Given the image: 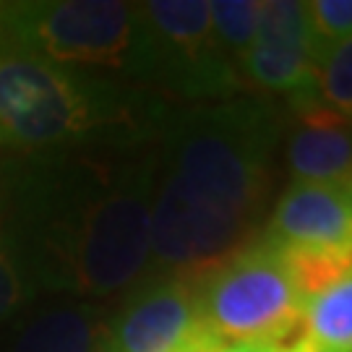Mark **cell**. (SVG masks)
<instances>
[{"label":"cell","instance_id":"cell-1","mask_svg":"<svg viewBox=\"0 0 352 352\" xmlns=\"http://www.w3.org/2000/svg\"><path fill=\"white\" fill-rule=\"evenodd\" d=\"M154 186L144 144L0 151V245L32 298L97 300L139 282Z\"/></svg>","mask_w":352,"mask_h":352},{"label":"cell","instance_id":"cell-2","mask_svg":"<svg viewBox=\"0 0 352 352\" xmlns=\"http://www.w3.org/2000/svg\"><path fill=\"white\" fill-rule=\"evenodd\" d=\"M282 136L285 115L253 97L164 115L151 204L157 274L193 277L245 245L269 199Z\"/></svg>","mask_w":352,"mask_h":352},{"label":"cell","instance_id":"cell-3","mask_svg":"<svg viewBox=\"0 0 352 352\" xmlns=\"http://www.w3.org/2000/svg\"><path fill=\"white\" fill-rule=\"evenodd\" d=\"M167 113L118 78L0 47V151L146 144Z\"/></svg>","mask_w":352,"mask_h":352},{"label":"cell","instance_id":"cell-4","mask_svg":"<svg viewBox=\"0 0 352 352\" xmlns=\"http://www.w3.org/2000/svg\"><path fill=\"white\" fill-rule=\"evenodd\" d=\"M139 45L136 3L24 0L0 3V47L87 74L131 78Z\"/></svg>","mask_w":352,"mask_h":352},{"label":"cell","instance_id":"cell-5","mask_svg":"<svg viewBox=\"0 0 352 352\" xmlns=\"http://www.w3.org/2000/svg\"><path fill=\"white\" fill-rule=\"evenodd\" d=\"M139 45L131 81L175 100L214 104L245 89L214 34L206 0L136 3Z\"/></svg>","mask_w":352,"mask_h":352},{"label":"cell","instance_id":"cell-6","mask_svg":"<svg viewBox=\"0 0 352 352\" xmlns=\"http://www.w3.org/2000/svg\"><path fill=\"white\" fill-rule=\"evenodd\" d=\"M199 308L217 340H272L305 314V300L279 248L264 240L245 243L217 261L196 282Z\"/></svg>","mask_w":352,"mask_h":352},{"label":"cell","instance_id":"cell-7","mask_svg":"<svg viewBox=\"0 0 352 352\" xmlns=\"http://www.w3.org/2000/svg\"><path fill=\"white\" fill-rule=\"evenodd\" d=\"M222 342L206 329L196 277L146 279L100 331V352H217Z\"/></svg>","mask_w":352,"mask_h":352},{"label":"cell","instance_id":"cell-8","mask_svg":"<svg viewBox=\"0 0 352 352\" xmlns=\"http://www.w3.org/2000/svg\"><path fill=\"white\" fill-rule=\"evenodd\" d=\"M316 47L305 3L264 0L258 29L240 63L243 84L248 81L269 94L300 97L316 91Z\"/></svg>","mask_w":352,"mask_h":352},{"label":"cell","instance_id":"cell-9","mask_svg":"<svg viewBox=\"0 0 352 352\" xmlns=\"http://www.w3.org/2000/svg\"><path fill=\"white\" fill-rule=\"evenodd\" d=\"M350 188L289 183L258 240L279 251H352Z\"/></svg>","mask_w":352,"mask_h":352},{"label":"cell","instance_id":"cell-10","mask_svg":"<svg viewBox=\"0 0 352 352\" xmlns=\"http://www.w3.org/2000/svg\"><path fill=\"white\" fill-rule=\"evenodd\" d=\"M285 136L292 183L352 186V120L329 110L316 91L289 100Z\"/></svg>","mask_w":352,"mask_h":352},{"label":"cell","instance_id":"cell-11","mask_svg":"<svg viewBox=\"0 0 352 352\" xmlns=\"http://www.w3.org/2000/svg\"><path fill=\"white\" fill-rule=\"evenodd\" d=\"M97 314L84 302L47 305L16 331L11 352H97Z\"/></svg>","mask_w":352,"mask_h":352},{"label":"cell","instance_id":"cell-12","mask_svg":"<svg viewBox=\"0 0 352 352\" xmlns=\"http://www.w3.org/2000/svg\"><path fill=\"white\" fill-rule=\"evenodd\" d=\"M311 340L329 352H352V269L305 302Z\"/></svg>","mask_w":352,"mask_h":352},{"label":"cell","instance_id":"cell-13","mask_svg":"<svg viewBox=\"0 0 352 352\" xmlns=\"http://www.w3.org/2000/svg\"><path fill=\"white\" fill-rule=\"evenodd\" d=\"M261 3L264 0H214L209 3L214 34L219 39L222 50L227 52V58L238 65V71L256 37Z\"/></svg>","mask_w":352,"mask_h":352},{"label":"cell","instance_id":"cell-14","mask_svg":"<svg viewBox=\"0 0 352 352\" xmlns=\"http://www.w3.org/2000/svg\"><path fill=\"white\" fill-rule=\"evenodd\" d=\"M282 256L305 302L352 269V251H282Z\"/></svg>","mask_w":352,"mask_h":352},{"label":"cell","instance_id":"cell-15","mask_svg":"<svg viewBox=\"0 0 352 352\" xmlns=\"http://www.w3.org/2000/svg\"><path fill=\"white\" fill-rule=\"evenodd\" d=\"M316 97L352 120V37L334 45L316 68Z\"/></svg>","mask_w":352,"mask_h":352},{"label":"cell","instance_id":"cell-16","mask_svg":"<svg viewBox=\"0 0 352 352\" xmlns=\"http://www.w3.org/2000/svg\"><path fill=\"white\" fill-rule=\"evenodd\" d=\"M316 60H321L334 45L352 37V0H311L305 3Z\"/></svg>","mask_w":352,"mask_h":352},{"label":"cell","instance_id":"cell-17","mask_svg":"<svg viewBox=\"0 0 352 352\" xmlns=\"http://www.w3.org/2000/svg\"><path fill=\"white\" fill-rule=\"evenodd\" d=\"M32 300V292L21 282L19 272L13 269L8 256L0 245V321H8Z\"/></svg>","mask_w":352,"mask_h":352},{"label":"cell","instance_id":"cell-18","mask_svg":"<svg viewBox=\"0 0 352 352\" xmlns=\"http://www.w3.org/2000/svg\"><path fill=\"white\" fill-rule=\"evenodd\" d=\"M217 352H274L266 340H248V342H227Z\"/></svg>","mask_w":352,"mask_h":352},{"label":"cell","instance_id":"cell-19","mask_svg":"<svg viewBox=\"0 0 352 352\" xmlns=\"http://www.w3.org/2000/svg\"><path fill=\"white\" fill-rule=\"evenodd\" d=\"M277 352H329V350L318 347L314 340H308V342H302V344H298V347H289V350H277Z\"/></svg>","mask_w":352,"mask_h":352},{"label":"cell","instance_id":"cell-20","mask_svg":"<svg viewBox=\"0 0 352 352\" xmlns=\"http://www.w3.org/2000/svg\"><path fill=\"white\" fill-rule=\"evenodd\" d=\"M350 201H352V188H350Z\"/></svg>","mask_w":352,"mask_h":352},{"label":"cell","instance_id":"cell-21","mask_svg":"<svg viewBox=\"0 0 352 352\" xmlns=\"http://www.w3.org/2000/svg\"><path fill=\"white\" fill-rule=\"evenodd\" d=\"M97 352H100V350H97Z\"/></svg>","mask_w":352,"mask_h":352}]
</instances>
